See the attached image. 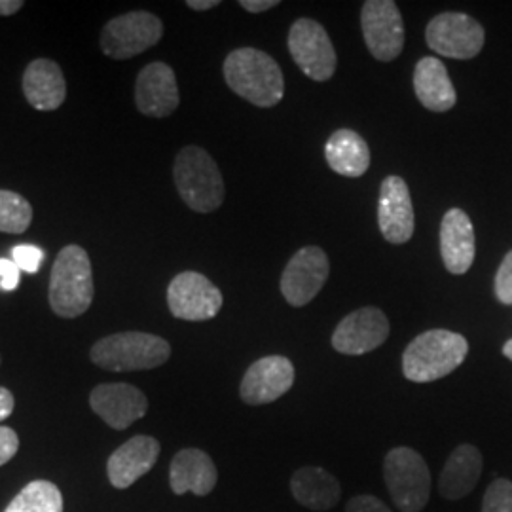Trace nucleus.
Returning a JSON list of instances; mask_svg holds the SVG:
<instances>
[{"instance_id":"a211bd4d","label":"nucleus","mask_w":512,"mask_h":512,"mask_svg":"<svg viewBox=\"0 0 512 512\" xmlns=\"http://www.w3.org/2000/svg\"><path fill=\"white\" fill-rule=\"evenodd\" d=\"M160 442L148 435H137L112 452L107 461L110 484L118 490L133 486L141 476L147 475L160 458Z\"/></svg>"},{"instance_id":"dca6fc26","label":"nucleus","mask_w":512,"mask_h":512,"mask_svg":"<svg viewBox=\"0 0 512 512\" xmlns=\"http://www.w3.org/2000/svg\"><path fill=\"white\" fill-rule=\"evenodd\" d=\"M380 232L389 243L401 245L414 236V207L408 184L401 177H387L378 202Z\"/></svg>"},{"instance_id":"aec40b11","label":"nucleus","mask_w":512,"mask_h":512,"mask_svg":"<svg viewBox=\"0 0 512 512\" xmlns=\"http://www.w3.org/2000/svg\"><path fill=\"white\" fill-rule=\"evenodd\" d=\"M219 480L217 467L209 454L198 448H184L171 459L169 484L175 495L192 492L194 495H209Z\"/></svg>"},{"instance_id":"4be33fe9","label":"nucleus","mask_w":512,"mask_h":512,"mask_svg":"<svg viewBox=\"0 0 512 512\" xmlns=\"http://www.w3.org/2000/svg\"><path fill=\"white\" fill-rule=\"evenodd\" d=\"M482 454L473 444H461L446 459L440 473L439 492L448 501H458L471 494L482 475Z\"/></svg>"},{"instance_id":"f257e3e1","label":"nucleus","mask_w":512,"mask_h":512,"mask_svg":"<svg viewBox=\"0 0 512 512\" xmlns=\"http://www.w3.org/2000/svg\"><path fill=\"white\" fill-rule=\"evenodd\" d=\"M224 80L241 99L260 109L281 103L285 78L274 59L255 48H239L224 61Z\"/></svg>"},{"instance_id":"4c0bfd02","label":"nucleus","mask_w":512,"mask_h":512,"mask_svg":"<svg viewBox=\"0 0 512 512\" xmlns=\"http://www.w3.org/2000/svg\"><path fill=\"white\" fill-rule=\"evenodd\" d=\"M503 355L512 361V338L509 342H505V346H503Z\"/></svg>"},{"instance_id":"393cba45","label":"nucleus","mask_w":512,"mask_h":512,"mask_svg":"<svg viewBox=\"0 0 512 512\" xmlns=\"http://www.w3.org/2000/svg\"><path fill=\"white\" fill-rule=\"evenodd\" d=\"M325 158L334 173L357 179L370 167V148L357 131L338 129L325 145Z\"/></svg>"},{"instance_id":"f8f14e48","label":"nucleus","mask_w":512,"mask_h":512,"mask_svg":"<svg viewBox=\"0 0 512 512\" xmlns=\"http://www.w3.org/2000/svg\"><path fill=\"white\" fill-rule=\"evenodd\" d=\"M330 262L321 247H304L289 260L281 275V293L285 300L302 308L321 293L329 279Z\"/></svg>"},{"instance_id":"f3484780","label":"nucleus","mask_w":512,"mask_h":512,"mask_svg":"<svg viewBox=\"0 0 512 512\" xmlns=\"http://www.w3.org/2000/svg\"><path fill=\"white\" fill-rule=\"evenodd\" d=\"M181 103L177 76L165 63H150L135 84V105L141 114L152 118H165L173 114Z\"/></svg>"},{"instance_id":"1a4fd4ad","label":"nucleus","mask_w":512,"mask_h":512,"mask_svg":"<svg viewBox=\"0 0 512 512\" xmlns=\"http://www.w3.org/2000/svg\"><path fill=\"white\" fill-rule=\"evenodd\" d=\"M425 38L437 54L452 59H473L482 52L486 33L471 16L446 12L429 21Z\"/></svg>"},{"instance_id":"7c9ffc66","label":"nucleus","mask_w":512,"mask_h":512,"mask_svg":"<svg viewBox=\"0 0 512 512\" xmlns=\"http://www.w3.org/2000/svg\"><path fill=\"white\" fill-rule=\"evenodd\" d=\"M21 281V270L10 258H0V291L14 293Z\"/></svg>"},{"instance_id":"72a5a7b5","label":"nucleus","mask_w":512,"mask_h":512,"mask_svg":"<svg viewBox=\"0 0 512 512\" xmlns=\"http://www.w3.org/2000/svg\"><path fill=\"white\" fill-rule=\"evenodd\" d=\"M16 408V401H14V395L10 393V389L6 387H0V423L4 420H8L12 416Z\"/></svg>"},{"instance_id":"20e7f679","label":"nucleus","mask_w":512,"mask_h":512,"mask_svg":"<svg viewBox=\"0 0 512 512\" xmlns=\"http://www.w3.org/2000/svg\"><path fill=\"white\" fill-rule=\"evenodd\" d=\"M169 357V342L148 332H118L99 340L90 351L93 365L110 372L152 370L167 363Z\"/></svg>"},{"instance_id":"e433bc0d","label":"nucleus","mask_w":512,"mask_h":512,"mask_svg":"<svg viewBox=\"0 0 512 512\" xmlns=\"http://www.w3.org/2000/svg\"><path fill=\"white\" fill-rule=\"evenodd\" d=\"M219 4V0H188V2H186V6H188V8H192V10H198V12H203V10H211V8H217Z\"/></svg>"},{"instance_id":"c85d7f7f","label":"nucleus","mask_w":512,"mask_h":512,"mask_svg":"<svg viewBox=\"0 0 512 512\" xmlns=\"http://www.w3.org/2000/svg\"><path fill=\"white\" fill-rule=\"evenodd\" d=\"M44 258H46L44 251L35 245H16L12 249V260L16 262L21 272H27V274H37Z\"/></svg>"},{"instance_id":"423d86ee","label":"nucleus","mask_w":512,"mask_h":512,"mask_svg":"<svg viewBox=\"0 0 512 512\" xmlns=\"http://www.w3.org/2000/svg\"><path fill=\"white\" fill-rule=\"evenodd\" d=\"M384 480L393 505L401 512H421L431 499V471L421 454L399 446L387 452Z\"/></svg>"},{"instance_id":"cd10ccee","label":"nucleus","mask_w":512,"mask_h":512,"mask_svg":"<svg viewBox=\"0 0 512 512\" xmlns=\"http://www.w3.org/2000/svg\"><path fill=\"white\" fill-rule=\"evenodd\" d=\"M482 512H512V482L507 478L494 480L482 499Z\"/></svg>"},{"instance_id":"4468645a","label":"nucleus","mask_w":512,"mask_h":512,"mask_svg":"<svg viewBox=\"0 0 512 512\" xmlns=\"http://www.w3.org/2000/svg\"><path fill=\"white\" fill-rule=\"evenodd\" d=\"M389 336V321L378 308H361L346 315L332 334V348L342 355H365Z\"/></svg>"},{"instance_id":"9b49d317","label":"nucleus","mask_w":512,"mask_h":512,"mask_svg":"<svg viewBox=\"0 0 512 512\" xmlns=\"http://www.w3.org/2000/svg\"><path fill=\"white\" fill-rule=\"evenodd\" d=\"M366 48L378 61L397 59L404 48V23L391 0H368L361 10Z\"/></svg>"},{"instance_id":"412c9836","label":"nucleus","mask_w":512,"mask_h":512,"mask_svg":"<svg viewBox=\"0 0 512 512\" xmlns=\"http://www.w3.org/2000/svg\"><path fill=\"white\" fill-rule=\"evenodd\" d=\"M21 86L29 105L42 112L59 109L67 97L65 76L52 59H35L25 69Z\"/></svg>"},{"instance_id":"b1692460","label":"nucleus","mask_w":512,"mask_h":512,"mask_svg":"<svg viewBox=\"0 0 512 512\" xmlns=\"http://www.w3.org/2000/svg\"><path fill=\"white\" fill-rule=\"evenodd\" d=\"M414 90L421 105L431 112L454 109L458 93L439 57H423L414 71Z\"/></svg>"},{"instance_id":"c9c22d12","label":"nucleus","mask_w":512,"mask_h":512,"mask_svg":"<svg viewBox=\"0 0 512 512\" xmlns=\"http://www.w3.org/2000/svg\"><path fill=\"white\" fill-rule=\"evenodd\" d=\"M23 8V0H0V16H14Z\"/></svg>"},{"instance_id":"ddd939ff","label":"nucleus","mask_w":512,"mask_h":512,"mask_svg":"<svg viewBox=\"0 0 512 512\" xmlns=\"http://www.w3.org/2000/svg\"><path fill=\"white\" fill-rule=\"evenodd\" d=\"M293 384L294 365L291 359L283 355H270L249 366L239 385V397L243 403L251 406L275 403Z\"/></svg>"},{"instance_id":"9d476101","label":"nucleus","mask_w":512,"mask_h":512,"mask_svg":"<svg viewBox=\"0 0 512 512\" xmlns=\"http://www.w3.org/2000/svg\"><path fill=\"white\" fill-rule=\"evenodd\" d=\"M167 306L177 319L209 321L222 308V293L205 275L183 272L167 287Z\"/></svg>"},{"instance_id":"f704fd0d","label":"nucleus","mask_w":512,"mask_h":512,"mask_svg":"<svg viewBox=\"0 0 512 512\" xmlns=\"http://www.w3.org/2000/svg\"><path fill=\"white\" fill-rule=\"evenodd\" d=\"M239 6L245 8V10L251 12V14H260V12H266V10H270V8L279 6V2H277V0H241Z\"/></svg>"},{"instance_id":"2eb2a0df","label":"nucleus","mask_w":512,"mask_h":512,"mask_svg":"<svg viewBox=\"0 0 512 512\" xmlns=\"http://www.w3.org/2000/svg\"><path fill=\"white\" fill-rule=\"evenodd\" d=\"M90 406L109 427L124 431L147 414L148 399L135 385L101 384L93 389Z\"/></svg>"},{"instance_id":"473e14b6","label":"nucleus","mask_w":512,"mask_h":512,"mask_svg":"<svg viewBox=\"0 0 512 512\" xmlns=\"http://www.w3.org/2000/svg\"><path fill=\"white\" fill-rule=\"evenodd\" d=\"M19 439L18 433L10 427L0 425V467L6 465L10 459L18 454Z\"/></svg>"},{"instance_id":"a878e982","label":"nucleus","mask_w":512,"mask_h":512,"mask_svg":"<svg viewBox=\"0 0 512 512\" xmlns=\"http://www.w3.org/2000/svg\"><path fill=\"white\" fill-rule=\"evenodd\" d=\"M4 512H63V495L54 482L35 480L12 499Z\"/></svg>"},{"instance_id":"6ab92c4d","label":"nucleus","mask_w":512,"mask_h":512,"mask_svg":"<svg viewBox=\"0 0 512 512\" xmlns=\"http://www.w3.org/2000/svg\"><path fill=\"white\" fill-rule=\"evenodd\" d=\"M440 255L450 274L463 275L475 262V228L469 215L450 209L440 224Z\"/></svg>"},{"instance_id":"5701e85b","label":"nucleus","mask_w":512,"mask_h":512,"mask_svg":"<svg viewBox=\"0 0 512 512\" xmlns=\"http://www.w3.org/2000/svg\"><path fill=\"white\" fill-rule=\"evenodd\" d=\"M291 494L302 507L325 512L338 505L342 488L336 476L330 475L327 469L306 465L291 476Z\"/></svg>"},{"instance_id":"39448f33","label":"nucleus","mask_w":512,"mask_h":512,"mask_svg":"<svg viewBox=\"0 0 512 512\" xmlns=\"http://www.w3.org/2000/svg\"><path fill=\"white\" fill-rule=\"evenodd\" d=\"M175 186L183 202L196 213H213L224 202V179L207 150L186 147L173 167Z\"/></svg>"},{"instance_id":"6e6552de","label":"nucleus","mask_w":512,"mask_h":512,"mask_svg":"<svg viewBox=\"0 0 512 512\" xmlns=\"http://www.w3.org/2000/svg\"><path fill=\"white\" fill-rule=\"evenodd\" d=\"M289 50L298 69L315 82H327L336 71V50L325 27L313 19H296L289 33Z\"/></svg>"},{"instance_id":"7ed1b4c3","label":"nucleus","mask_w":512,"mask_h":512,"mask_svg":"<svg viewBox=\"0 0 512 512\" xmlns=\"http://www.w3.org/2000/svg\"><path fill=\"white\" fill-rule=\"evenodd\" d=\"M93 302L92 262L78 245H67L55 258L50 277V306L55 315L74 319L90 310Z\"/></svg>"},{"instance_id":"c756f323","label":"nucleus","mask_w":512,"mask_h":512,"mask_svg":"<svg viewBox=\"0 0 512 512\" xmlns=\"http://www.w3.org/2000/svg\"><path fill=\"white\" fill-rule=\"evenodd\" d=\"M495 296L501 304L512 306V251L503 258L495 275Z\"/></svg>"},{"instance_id":"0eeeda50","label":"nucleus","mask_w":512,"mask_h":512,"mask_svg":"<svg viewBox=\"0 0 512 512\" xmlns=\"http://www.w3.org/2000/svg\"><path fill=\"white\" fill-rule=\"evenodd\" d=\"M164 37L162 19L150 12H129L110 19L101 31V50L112 59H131L156 46Z\"/></svg>"},{"instance_id":"f03ea898","label":"nucleus","mask_w":512,"mask_h":512,"mask_svg":"<svg viewBox=\"0 0 512 512\" xmlns=\"http://www.w3.org/2000/svg\"><path fill=\"white\" fill-rule=\"evenodd\" d=\"M469 353L465 336L452 330H427L414 338L403 353L404 378L429 384L452 374Z\"/></svg>"},{"instance_id":"bb28decb","label":"nucleus","mask_w":512,"mask_h":512,"mask_svg":"<svg viewBox=\"0 0 512 512\" xmlns=\"http://www.w3.org/2000/svg\"><path fill=\"white\" fill-rule=\"evenodd\" d=\"M33 220V207L18 192L0 190V232L23 234Z\"/></svg>"},{"instance_id":"2f4dec72","label":"nucleus","mask_w":512,"mask_h":512,"mask_svg":"<svg viewBox=\"0 0 512 512\" xmlns=\"http://www.w3.org/2000/svg\"><path fill=\"white\" fill-rule=\"evenodd\" d=\"M346 512H393L382 499L374 495H355L349 499Z\"/></svg>"}]
</instances>
